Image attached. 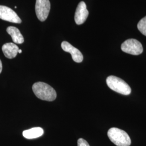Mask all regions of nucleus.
Here are the masks:
<instances>
[{"mask_svg": "<svg viewBox=\"0 0 146 146\" xmlns=\"http://www.w3.org/2000/svg\"><path fill=\"white\" fill-rule=\"evenodd\" d=\"M137 28L141 33L146 36V16L142 19L137 24Z\"/></svg>", "mask_w": 146, "mask_h": 146, "instance_id": "obj_12", "label": "nucleus"}, {"mask_svg": "<svg viewBox=\"0 0 146 146\" xmlns=\"http://www.w3.org/2000/svg\"><path fill=\"white\" fill-rule=\"evenodd\" d=\"M44 131L41 127H35L23 131V136L27 139H33L39 137L43 134Z\"/></svg>", "mask_w": 146, "mask_h": 146, "instance_id": "obj_11", "label": "nucleus"}, {"mask_svg": "<svg viewBox=\"0 0 146 146\" xmlns=\"http://www.w3.org/2000/svg\"><path fill=\"white\" fill-rule=\"evenodd\" d=\"M108 136L113 143L117 146H129L131 140L128 134L123 130L117 128H111L107 133Z\"/></svg>", "mask_w": 146, "mask_h": 146, "instance_id": "obj_2", "label": "nucleus"}, {"mask_svg": "<svg viewBox=\"0 0 146 146\" xmlns=\"http://www.w3.org/2000/svg\"><path fill=\"white\" fill-rule=\"evenodd\" d=\"M106 82L110 88L118 93L125 95L131 93V90L130 86L125 81L118 77L110 76L107 78Z\"/></svg>", "mask_w": 146, "mask_h": 146, "instance_id": "obj_3", "label": "nucleus"}, {"mask_svg": "<svg viewBox=\"0 0 146 146\" xmlns=\"http://www.w3.org/2000/svg\"><path fill=\"white\" fill-rule=\"evenodd\" d=\"M2 50L6 58L11 59L16 56L19 48L15 43H7L3 45Z\"/></svg>", "mask_w": 146, "mask_h": 146, "instance_id": "obj_9", "label": "nucleus"}, {"mask_svg": "<svg viewBox=\"0 0 146 146\" xmlns=\"http://www.w3.org/2000/svg\"><path fill=\"white\" fill-rule=\"evenodd\" d=\"M32 89L36 96L40 99L52 101L56 98L57 94L54 89L46 83L36 82L33 84Z\"/></svg>", "mask_w": 146, "mask_h": 146, "instance_id": "obj_1", "label": "nucleus"}, {"mask_svg": "<svg viewBox=\"0 0 146 146\" xmlns=\"http://www.w3.org/2000/svg\"><path fill=\"white\" fill-rule=\"evenodd\" d=\"M61 47L63 50L66 52H69L72 55L73 61L75 62L81 63L84 60L82 54L78 49L73 46L67 41H63L61 43Z\"/></svg>", "mask_w": 146, "mask_h": 146, "instance_id": "obj_7", "label": "nucleus"}, {"mask_svg": "<svg viewBox=\"0 0 146 146\" xmlns=\"http://www.w3.org/2000/svg\"><path fill=\"white\" fill-rule=\"evenodd\" d=\"M89 15V11L87 9V6L84 1L79 3L75 14L74 19L78 25L83 24L86 21Z\"/></svg>", "mask_w": 146, "mask_h": 146, "instance_id": "obj_8", "label": "nucleus"}, {"mask_svg": "<svg viewBox=\"0 0 146 146\" xmlns=\"http://www.w3.org/2000/svg\"><path fill=\"white\" fill-rule=\"evenodd\" d=\"M0 19L15 23H21V19L11 8L6 6L0 5Z\"/></svg>", "mask_w": 146, "mask_h": 146, "instance_id": "obj_6", "label": "nucleus"}, {"mask_svg": "<svg viewBox=\"0 0 146 146\" xmlns=\"http://www.w3.org/2000/svg\"><path fill=\"white\" fill-rule=\"evenodd\" d=\"M78 146H90L87 141L84 139H79L78 141Z\"/></svg>", "mask_w": 146, "mask_h": 146, "instance_id": "obj_13", "label": "nucleus"}, {"mask_svg": "<svg viewBox=\"0 0 146 146\" xmlns=\"http://www.w3.org/2000/svg\"><path fill=\"white\" fill-rule=\"evenodd\" d=\"M18 53H20V54L22 53V50H21V49H19V52H18Z\"/></svg>", "mask_w": 146, "mask_h": 146, "instance_id": "obj_15", "label": "nucleus"}, {"mask_svg": "<svg viewBox=\"0 0 146 146\" xmlns=\"http://www.w3.org/2000/svg\"><path fill=\"white\" fill-rule=\"evenodd\" d=\"M50 10V3L49 0H36L35 11L38 19L40 21H45Z\"/></svg>", "mask_w": 146, "mask_h": 146, "instance_id": "obj_5", "label": "nucleus"}, {"mask_svg": "<svg viewBox=\"0 0 146 146\" xmlns=\"http://www.w3.org/2000/svg\"><path fill=\"white\" fill-rule=\"evenodd\" d=\"M7 32L11 35L13 42L17 44H22L24 42V38L20 31L15 27H9Z\"/></svg>", "mask_w": 146, "mask_h": 146, "instance_id": "obj_10", "label": "nucleus"}, {"mask_svg": "<svg viewBox=\"0 0 146 146\" xmlns=\"http://www.w3.org/2000/svg\"><path fill=\"white\" fill-rule=\"evenodd\" d=\"M121 49L123 52L133 55H138L143 52L142 44L133 38L127 40L123 42L121 45Z\"/></svg>", "mask_w": 146, "mask_h": 146, "instance_id": "obj_4", "label": "nucleus"}, {"mask_svg": "<svg viewBox=\"0 0 146 146\" xmlns=\"http://www.w3.org/2000/svg\"><path fill=\"white\" fill-rule=\"evenodd\" d=\"M2 63L0 60V74L2 72Z\"/></svg>", "mask_w": 146, "mask_h": 146, "instance_id": "obj_14", "label": "nucleus"}]
</instances>
